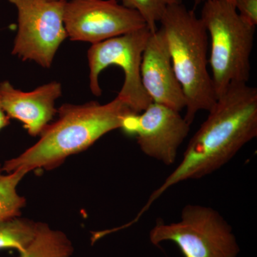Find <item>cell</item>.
<instances>
[{"mask_svg":"<svg viewBox=\"0 0 257 257\" xmlns=\"http://www.w3.org/2000/svg\"><path fill=\"white\" fill-rule=\"evenodd\" d=\"M38 222L13 216L0 220V249L14 248L24 251L36 234Z\"/></svg>","mask_w":257,"mask_h":257,"instance_id":"13","label":"cell"},{"mask_svg":"<svg viewBox=\"0 0 257 257\" xmlns=\"http://www.w3.org/2000/svg\"><path fill=\"white\" fill-rule=\"evenodd\" d=\"M205 1V0H195V5L197 6V5L200 4V3H204V2ZM228 2H229L230 3H231V4H233L234 5L235 2L236 1V0H227Z\"/></svg>","mask_w":257,"mask_h":257,"instance_id":"18","label":"cell"},{"mask_svg":"<svg viewBox=\"0 0 257 257\" xmlns=\"http://www.w3.org/2000/svg\"><path fill=\"white\" fill-rule=\"evenodd\" d=\"M74 248L67 235L38 222L36 234L19 257H71Z\"/></svg>","mask_w":257,"mask_h":257,"instance_id":"12","label":"cell"},{"mask_svg":"<svg viewBox=\"0 0 257 257\" xmlns=\"http://www.w3.org/2000/svg\"><path fill=\"white\" fill-rule=\"evenodd\" d=\"M200 19L209 36V65L218 97L231 84L249 80L256 27L245 23L227 0H205Z\"/></svg>","mask_w":257,"mask_h":257,"instance_id":"4","label":"cell"},{"mask_svg":"<svg viewBox=\"0 0 257 257\" xmlns=\"http://www.w3.org/2000/svg\"><path fill=\"white\" fill-rule=\"evenodd\" d=\"M126 8L135 10L145 20L152 33L158 30L157 23H160L165 10L171 5L182 3V0H120Z\"/></svg>","mask_w":257,"mask_h":257,"instance_id":"15","label":"cell"},{"mask_svg":"<svg viewBox=\"0 0 257 257\" xmlns=\"http://www.w3.org/2000/svg\"><path fill=\"white\" fill-rule=\"evenodd\" d=\"M160 23L185 96L184 119L191 125L198 112L209 111L217 99L208 69L209 36L200 18L182 3L170 5Z\"/></svg>","mask_w":257,"mask_h":257,"instance_id":"3","label":"cell"},{"mask_svg":"<svg viewBox=\"0 0 257 257\" xmlns=\"http://www.w3.org/2000/svg\"><path fill=\"white\" fill-rule=\"evenodd\" d=\"M144 89L152 102L181 112L186 107L183 90L176 77L170 52L160 29L150 35L141 63Z\"/></svg>","mask_w":257,"mask_h":257,"instance_id":"10","label":"cell"},{"mask_svg":"<svg viewBox=\"0 0 257 257\" xmlns=\"http://www.w3.org/2000/svg\"><path fill=\"white\" fill-rule=\"evenodd\" d=\"M130 112L118 96L105 104L96 101L64 104L57 109L58 119L45 128L37 143L18 157L5 161L2 170L7 173L52 170L67 157L87 150L106 134L120 128Z\"/></svg>","mask_w":257,"mask_h":257,"instance_id":"2","label":"cell"},{"mask_svg":"<svg viewBox=\"0 0 257 257\" xmlns=\"http://www.w3.org/2000/svg\"><path fill=\"white\" fill-rule=\"evenodd\" d=\"M8 1L18 12V32L12 54L23 61H33L43 68H50L57 50L68 37L64 23L65 2Z\"/></svg>","mask_w":257,"mask_h":257,"instance_id":"7","label":"cell"},{"mask_svg":"<svg viewBox=\"0 0 257 257\" xmlns=\"http://www.w3.org/2000/svg\"><path fill=\"white\" fill-rule=\"evenodd\" d=\"M62 84L53 81L23 92L5 80L0 83L3 109L10 119L21 121L29 135L40 136L57 113L56 101L62 96Z\"/></svg>","mask_w":257,"mask_h":257,"instance_id":"11","label":"cell"},{"mask_svg":"<svg viewBox=\"0 0 257 257\" xmlns=\"http://www.w3.org/2000/svg\"><path fill=\"white\" fill-rule=\"evenodd\" d=\"M10 119H10L8 115L5 112L4 109H3V104H2L1 96H0V132L10 124Z\"/></svg>","mask_w":257,"mask_h":257,"instance_id":"17","label":"cell"},{"mask_svg":"<svg viewBox=\"0 0 257 257\" xmlns=\"http://www.w3.org/2000/svg\"><path fill=\"white\" fill-rule=\"evenodd\" d=\"M151 34L146 26L89 47L87 51L89 87L94 95L100 96L102 93L99 80L101 72L109 66L116 65L122 69L124 74V83L118 97L137 114L145 110L152 104L141 79L142 59Z\"/></svg>","mask_w":257,"mask_h":257,"instance_id":"6","label":"cell"},{"mask_svg":"<svg viewBox=\"0 0 257 257\" xmlns=\"http://www.w3.org/2000/svg\"><path fill=\"white\" fill-rule=\"evenodd\" d=\"M50 1L67 2V1H69V0H50Z\"/></svg>","mask_w":257,"mask_h":257,"instance_id":"19","label":"cell"},{"mask_svg":"<svg viewBox=\"0 0 257 257\" xmlns=\"http://www.w3.org/2000/svg\"><path fill=\"white\" fill-rule=\"evenodd\" d=\"M28 174L20 170L5 175L0 166V220L20 216L26 200L19 194L18 186Z\"/></svg>","mask_w":257,"mask_h":257,"instance_id":"14","label":"cell"},{"mask_svg":"<svg viewBox=\"0 0 257 257\" xmlns=\"http://www.w3.org/2000/svg\"><path fill=\"white\" fill-rule=\"evenodd\" d=\"M234 6L240 18L245 23L251 26H256L257 0H236Z\"/></svg>","mask_w":257,"mask_h":257,"instance_id":"16","label":"cell"},{"mask_svg":"<svg viewBox=\"0 0 257 257\" xmlns=\"http://www.w3.org/2000/svg\"><path fill=\"white\" fill-rule=\"evenodd\" d=\"M64 23L71 40L92 45L147 26L138 12L118 0L65 2Z\"/></svg>","mask_w":257,"mask_h":257,"instance_id":"8","label":"cell"},{"mask_svg":"<svg viewBox=\"0 0 257 257\" xmlns=\"http://www.w3.org/2000/svg\"><path fill=\"white\" fill-rule=\"evenodd\" d=\"M190 124L179 111L152 102L136 114L133 135L141 151L165 165L175 163Z\"/></svg>","mask_w":257,"mask_h":257,"instance_id":"9","label":"cell"},{"mask_svg":"<svg viewBox=\"0 0 257 257\" xmlns=\"http://www.w3.org/2000/svg\"><path fill=\"white\" fill-rule=\"evenodd\" d=\"M207 119L187 145L179 165L154 191L136 223L155 201L176 184L204 178L227 164L257 136V89L247 84H231L208 111Z\"/></svg>","mask_w":257,"mask_h":257,"instance_id":"1","label":"cell"},{"mask_svg":"<svg viewBox=\"0 0 257 257\" xmlns=\"http://www.w3.org/2000/svg\"><path fill=\"white\" fill-rule=\"evenodd\" d=\"M150 241L175 243L184 257H236L239 247L231 226L215 209L188 204L177 222H157Z\"/></svg>","mask_w":257,"mask_h":257,"instance_id":"5","label":"cell"}]
</instances>
